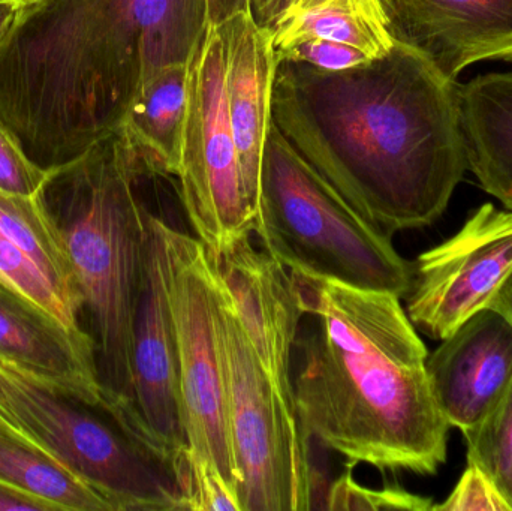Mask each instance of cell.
Segmentation results:
<instances>
[{
    "label": "cell",
    "mask_w": 512,
    "mask_h": 511,
    "mask_svg": "<svg viewBox=\"0 0 512 511\" xmlns=\"http://www.w3.org/2000/svg\"><path fill=\"white\" fill-rule=\"evenodd\" d=\"M459 86L400 41L342 71L282 60L271 119L357 212L393 236L435 224L468 170Z\"/></svg>",
    "instance_id": "6da1fadb"
},
{
    "label": "cell",
    "mask_w": 512,
    "mask_h": 511,
    "mask_svg": "<svg viewBox=\"0 0 512 511\" xmlns=\"http://www.w3.org/2000/svg\"><path fill=\"white\" fill-rule=\"evenodd\" d=\"M206 0H32L0 41V120L53 171L116 131L141 83L188 63Z\"/></svg>",
    "instance_id": "7a4b0ae2"
},
{
    "label": "cell",
    "mask_w": 512,
    "mask_h": 511,
    "mask_svg": "<svg viewBox=\"0 0 512 511\" xmlns=\"http://www.w3.org/2000/svg\"><path fill=\"white\" fill-rule=\"evenodd\" d=\"M291 273L309 318L291 374L307 443L318 441L348 467L435 476L447 462L450 426L400 297Z\"/></svg>",
    "instance_id": "3957f363"
},
{
    "label": "cell",
    "mask_w": 512,
    "mask_h": 511,
    "mask_svg": "<svg viewBox=\"0 0 512 511\" xmlns=\"http://www.w3.org/2000/svg\"><path fill=\"white\" fill-rule=\"evenodd\" d=\"M146 173L117 128L74 161L48 171L41 189L89 317L102 386L134 408L132 333L150 215L140 195Z\"/></svg>",
    "instance_id": "277c9868"
},
{
    "label": "cell",
    "mask_w": 512,
    "mask_h": 511,
    "mask_svg": "<svg viewBox=\"0 0 512 511\" xmlns=\"http://www.w3.org/2000/svg\"><path fill=\"white\" fill-rule=\"evenodd\" d=\"M0 419L116 511H185L183 450L159 443L132 405L87 395L0 360Z\"/></svg>",
    "instance_id": "5b68a950"
},
{
    "label": "cell",
    "mask_w": 512,
    "mask_h": 511,
    "mask_svg": "<svg viewBox=\"0 0 512 511\" xmlns=\"http://www.w3.org/2000/svg\"><path fill=\"white\" fill-rule=\"evenodd\" d=\"M254 233L289 272L405 299L412 263L391 236L354 209L271 123Z\"/></svg>",
    "instance_id": "8992f818"
},
{
    "label": "cell",
    "mask_w": 512,
    "mask_h": 511,
    "mask_svg": "<svg viewBox=\"0 0 512 511\" xmlns=\"http://www.w3.org/2000/svg\"><path fill=\"white\" fill-rule=\"evenodd\" d=\"M215 323L242 511L313 510L309 443L262 368L218 275Z\"/></svg>",
    "instance_id": "52a82bcc"
},
{
    "label": "cell",
    "mask_w": 512,
    "mask_h": 511,
    "mask_svg": "<svg viewBox=\"0 0 512 511\" xmlns=\"http://www.w3.org/2000/svg\"><path fill=\"white\" fill-rule=\"evenodd\" d=\"M225 41L207 26L189 59L188 113L180 149L179 197L210 254L254 233L225 89Z\"/></svg>",
    "instance_id": "ba28073f"
},
{
    "label": "cell",
    "mask_w": 512,
    "mask_h": 511,
    "mask_svg": "<svg viewBox=\"0 0 512 511\" xmlns=\"http://www.w3.org/2000/svg\"><path fill=\"white\" fill-rule=\"evenodd\" d=\"M165 233L186 444L192 453L215 465L239 495L216 335L215 267L198 237L168 224Z\"/></svg>",
    "instance_id": "9c48e42d"
},
{
    "label": "cell",
    "mask_w": 512,
    "mask_h": 511,
    "mask_svg": "<svg viewBox=\"0 0 512 511\" xmlns=\"http://www.w3.org/2000/svg\"><path fill=\"white\" fill-rule=\"evenodd\" d=\"M512 272V212L478 207L462 228L412 263L406 314L442 341L492 302Z\"/></svg>",
    "instance_id": "30bf717a"
},
{
    "label": "cell",
    "mask_w": 512,
    "mask_h": 511,
    "mask_svg": "<svg viewBox=\"0 0 512 511\" xmlns=\"http://www.w3.org/2000/svg\"><path fill=\"white\" fill-rule=\"evenodd\" d=\"M165 227L164 219L150 213L132 333V384L138 416L159 443L177 452L188 444L180 398Z\"/></svg>",
    "instance_id": "8fae6325"
},
{
    "label": "cell",
    "mask_w": 512,
    "mask_h": 511,
    "mask_svg": "<svg viewBox=\"0 0 512 511\" xmlns=\"http://www.w3.org/2000/svg\"><path fill=\"white\" fill-rule=\"evenodd\" d=\"M210 258L262 368L297 417L292 360L306 311L292 273L264 249L256 251L251 237Z\"/></svg>",
    "instance_id": "7c38bea8"
},
{
    "label": "cell",
    "mask_w": 512,
    "mask_h": 511,
    "mask_svg": "<svg viewBox=\"0 0 512 511\" xmlns=\"http://www.w3.org/2000/svg\"><path fill=\"white\" fill-rule=\"evenodd\" d=\"M396 41L456 81L484 60L512 62V0H381Z\"/></svg>",
    "instance_id": "4fadbf2b"
},
{
    "label": "cell",
    "mask_w": 512,
    "mask_h": 511,
    "mask_svg": "<svg viewBox=\"0 0 512 511\" xmlns=\"http://www.w3.org/2000/svg\"><path fill=\"white\" fill-rule=\"evenodd\" d=\"M427 357L436 405L450 428L471 431L512 383V323L493 308L472 315Z\"/></svg>",
    "instance_id": "5bb4252c"
},
{
    "label": "cell",
    "mask_w": 512,
    "mask_h": 511,
    "mask_svg": "<svg viewBox=\"0 0 512 511\" xmlns=\"http://www.w3.org/2000/svg\"><path fill=\"white\" fill-rule=\"evenodd\" d=\"M225 41V89L236 138L240 171L252 218L258 204L262 156L271 123L277 60L270 35L256 23L252 9L219 26Z\"/></svg>",
    "instance_id": "9a60e30c"
},
{
    "label": "cell",
    "mask_w": 512,
    "mask_h": 511,
    "mask_svg": "<svg viewBox=\"0 0 512 511\" xmlns=\"http://www.w3.org/2000/svg\"><path fill=\"white\" fill-rule=\"evenodd\" d=\"M0 360L87 395L104 392L95 341L0 282Z\"/></svg>",
    "instance_id": "2e32d148"
},
{
    "label": "cell",
    "mask_w": 512,
    "mask_h": 511,
    "mask_svg": "<svg viewBox=\"0 0 512 511\" xmlns=\"http://www.w3.org/2000/svg\"><path fill=\"white\" fill-rule=\"evenodd\" d=\"M252 14L270 35L277 63L316 42L348 45L376 59L396 41L381 0H252Z\"/></svg>",
    "instance_id": "e0dca14e"
},
{
    "label": "cell",
    "mask_w": 512,
    "mask_h": 511,
    "mask_svg": "<svg viewBox=\"0 0 512 511\" xmlns=\"http://www.w3.org/2000/svg\"><path fill=\"white\" fill-rule=\"evenodd\" d=\"M459 98L468 170L512 212V72L478 75Z\"/></svg>",
    "instance_id": "ac0fdd59"
},
{
    "label": "cell",
    "mask_w": 512,
    "mask_h": 511,
    "mask_svg": "<svg viewBox=\"0 0 512 511\" xmlns=\"http://www.w3.org/2000/svg\"><path fill=\"white\" fill-rule=\"evenodd\" d=\"M188 89L189 62L164 66L141 83L120 123L152 173L176 177Z\"/></svg>",
    "instance_id": "d6986e66"
},
{
    "label": "cell",
    "mask_w": 512,
    "mask_h": 511,
    "mask_svg": "<svg viewBox=\"0 0 512 511\" xmlns=\"http://www.w3.org/2000/svg\"><path fill=\"white\" fill-rule=\"evenodd\" d=\"M0 482L45 498L63 511H116L95 489L2 419Z\"/></svg>",
    "instance_id": "ffe728a7"
},
{
    "label": "cell",
    "mask_w": 512,
    "mask_h": 511,
    "mask_svg": "<svg viewBox=\"0 0 512 511\" xmlns=\"http://www.w3.org/2000/svg\"><path fill=\"white\" fill-rule=\"evenodd\" d=\"M0 231L32 257L56 284L83 303L62 231L41 191L21 195L0 189Z\"/></svg>",
    "instance_id": "44dd1931"
},
{
    "label": "cell",
    "mask_w": 512,
    "mask_h": 511,
    "mask_svg": "<svg viewBox=\"0 0 512 511\" xmlns=\"http://www.w3.org/2000/svg\"><path fill=\"white\" fill-rule=\"evenodd\" d=\"M0 282L20 291L59 318L69 329L80 330L83 303L63 290L44 269L0 231Z\"/></svg>",
    "instance_id": "7402d4cb"
},
{
    "label": "cell",
    "mask_w": 512,
    "mask_h": 511,
    "mask_svg": "<svg viewBox=\"0 0 512 511\" xmlns=\"http://www.w3.org/2000/svg\"><path fill=\"white\" fill-rule=\"evenodd\" d=\"M463 437L468 462L487 474L512 511V383L498 405Z\"/></svg>",
    "instance_id": "603a6c76"
},
{
    "label": "cell",
    "mask_w": 512,
    "mask_h": 511,
    "mask_svg": "<svg viewBox=\"0 0 512 511\" xmlns=\"http://www.w3.org/2000/svg\"><path fill=\"white\" fill-rule=\"evenodd\" d=\"M432 507V498L411 494L400 488H366L352 477V467L348 465L345 473L331 483L322 504V509L333 511H427L432 510Z\"/></svg>",
    "instance_id": "cb8c5ba5"
},
{
    "label": "cell",
    "mask_w": 512,
    "mask_h": 511,
    "mask_svg": "<svg viewBox=\"0 0 512 511\" xmlns=\"http://www.w3.org/2000/svg\"><path fill=\"white\" fill-rule=\"evenodd\" d=\"M185 511H242L236 489L228 485L218 468L186 447Z\"/></svg>",
    "instance_id": "d4e9b609"
},
{
    "label": "cell",
    "mask_w": 512,
    "mask_h": 511,
    "mask_svg": "<svg viewBox=\"0 0 512 511\" xmlns=\"http://www.w3.org/2000/svg\"><path fill=\"white\" fill-rule=\"evenodd\" d=\"M47 177V171L30 161L0 120V189L14 194L36 195Z\"/></svg>",
    "instance_id": "484cf974"
},
{
    "label": "cell",
    "mask_w": 512,
    "mask_h": 511,
    "mask_svg": "<svg viewBox=\"0 0 512 511\" xmlns=\"http://www.w3.org/2000/svg\"><path fill=\"white\" fill-rule=\"evenodd\" d=\"M438 511H511L510 504L496 489L495 483L477 465L468 462L459 483L447 500L435 506Z\"/></svg>",
    "instance_id": "4316f807"
},
{
    "label": "cell",
    "mask_w": 512,
    "mask_h": 511,
    "mask_svg": "<svg viewBox=\"0 0 512 511\" xmlns=\"http://www.w3.org/2000/svg\"><path fill=\"white\" fill-rule=\"evenodd\" d=\"M0 511H63L62 507L17 486L0 482Z\"/></svg>",
    "instance_id": "83f0119b"
},
{
    "label": "cell",
    "mask_w": 512,
    "mask_h": 511,
    "mask_svg": "<svg viewBox=\"0 0 512 511\" xmlns=\"http://www.w3.org/2000/svg\"><path fill=\"white\" fill-rule=\"evenodd\" d=\"M210 26H221L239 12L252 9V0H206Z\"/></svg>",
    "instance_id": "f1b7e54d"
},
{
    "label": "cell",
    "mask_w": 512,
    "mask_h": 511,
    "mask_svg": "<svg viewBox=\"0 0 512 511\" xmlns=\"http://www.w3.org/2000/svg\"><path fill=\"white\" fill-rule=\"evenodd\" d=\"M487 308L496 309V311L504 314L512 323V272L511 275L508 276L507 281L501 285L498 293L495 294V297H493L492 302L489 303Z\"/></svg>",
    "instance_id": "f546056e"
},
{
    "label": "cell",
    "mask_w": 512,
    "mask_h": 511,
    "mask_svg": "<svg viewBox=\"0 0 512 511\" xmlns=\"http://www.w3.org/2000/svg\"><path fill=\"white\" fill-rule=\"evenodd\" d=\"M21 5L14 2H0V41L5 38L8 30L11 29Z\"/></svg>",
    "instance_id": "4dcf8cb0"
},
{
    "label": "cell",
    "mask_w": 512,
    "mask_h": 511,
    "mask_svg": "<svg viewBox=\"0 0 512 511\" xmlns=\"http://www.w3.org/2000/svg\"><path fill=\"white\" fill-rule=\"evenodd\" d=\"M0 2H14V3H18V5H26V3H30L32 2V0H0Z\"/></svg>",
    "instance_id": "1f68e13d"
}]
</instances>
